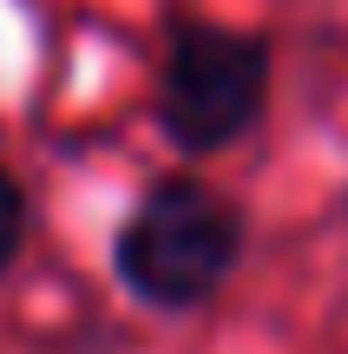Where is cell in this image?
Masks as SVG:
<instances>
[{
  "label": "cell",
  "instance_id": "obj_1",
  "mask_svg": "<svg viewBox=\"0 0 348 354\" xmlns=\"http://www.w3.org/2000/svg\"><path fill=\"white\" fill-rule=\"evenodd\" d=\"M244 223L197 177H165L118 230V276L152 308H197L237 269Z\"/></svg>",
  "mask_w": 348,
  "mask_h": 354
},
{
  "label": "cell",
  "instance_id": "obj_2",
  "mask_svg": "<svg viewBox=\"0 0 348 354\" xmlns=\"http://www.w3.org/2000/svg\"><path fill=\"white\" fill-rule=\"evenodd\" d=\"M263 92H270V46L257 33L184 20L165 53L158 125L178 151H223L257 125Z\"/></svg>",
  "mask_w": 348,
  "mask_h": 354
},
{
  "label": "cell",
  "instance_id": "obj_3",
  "mask_svg": "<svg viewBox=\"0 0 348 354\" xmlns=\"http://www.w3.org/2000/svg\"><path fill=\"white\" fill-rule=\"evenodd\" d=\"M20 223H26L20 184H13V177L0 171V269H7V263H13V250H20Z\"/></svg>",
  "mask_w": 348,
  "mask_h": 354
}]
</instances>
